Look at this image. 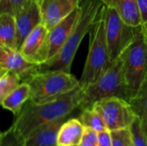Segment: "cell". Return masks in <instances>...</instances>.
<instances>
[{
  "label": "cell",
  "instance_id": "1",
  "mask_svg": "<svg viewBox=\"0 0 147 146\" xmlns=\"http://www.w3.org/2000/svg\"><path fill=\"white\" fill-rule=\"evenodd\" d=\"M84 94V89L79 85L51 102L36 104L28 101L21 113L16 116L9 128L21 140H23L36 128L47 123L66 119L79 108Z\"/></svg>",
  "mask_w": 147,
  "mask_h": 146
},
{
  "label": "cell",
  "instance_id": "2",
  "mask_svg": "<svg viewBox=\"0 0 147 146\" xmlns=\"http://www.w3.org/2000/svg\"><path fill=\"white\" fill-rule=\"evenodd\" d=\"M103 5L102 0H83L80 5L79 18L66 43L56 56L40 65V71H63L70 72L80 43L90 32Z\"/></svg>",
  "mask_w": 147,
  "mask_h": 146
},
{
  "label": "cell",
  "instance_id": "3",
  "mask_svg": "<svg viewBox=\"0 0 147 146\" xmlns=\"http://www.w3.org/2000/svg\"><path fill=\"white\" fill-rule=\"evenodd\" d=\"M104 9L105 5L102 8L90 30L89 51L79 80V83L84 89L96 83L111 65L106 37Z\"/></svg>",
  "mask_w": 147,
  "mask_h": 146
},
{
  "label": "cell",
  "instance_id": "4",
  "mask_svg": "<svg viewBox=\"0 0 147 146\" xmlns=\"http://www.w3.org/2000/svg\"><path fill=\"white\" fill-rule=\"evenodd\" d=\"M135 93L130 89L125 79L121 56L113 61L100 78L84 89V94L79 106L82 111L90 108L99 100L109 97H119L129 101Z\"/></svg>",
  "mask_w": 147,
  "mask_h": 146
},
{
  "label": "cell",
  "instance_id": "5",
  "mask_svg": "<svg viewBox=\"0 0 147 146\" xmlns=\"http://www.w3.org/2000/svg\"><path fill=\"white\" fill-rule=\"evenodd\" d=\"M28 83L31 88L29 102L36 104L55 100L80 85L79 80L71 72L63 71H39Z\"/></svg>",
  "mask_w": 147,
  "mask_h": 146
},
{
  "label": "cell",
  "instance_id": "6",
  "mask_svg": "<svg viewBox=\"0 0 147 146\" xmlns=\"http://www.w3.org/2000/svg\"><path fill=\"white\" fill-rule=\"evenodd\" d=\"M121 58L127 83L136 94L141 84L147 80V42L144 37L142 26Z\"/></svg>",
  "mask_w": 147,
  "mask_h": 146
},
{
  "label": "cell",
  "instance_id": "7",
  "mask_svg": "<svg viewBox=\"0 0 147 146\" xmlns=\"http://www.w3.org/2000/svg\"><path fill=\"white\" fill-rule=\"evenodd\" d=\"M106 37L111 63L117 59L131 45L141 26L134 27L126 22L119 13L105 6L104 9Z\"/></svg>",
  "mask_w": 147,
  "mask_h": 146
},
{
  "label": "cell",
  "instance_id": "8",
  "mask_svg": "<svg viewBox=\"0 0 147 146\" xmlns=\"http://www.w3.org/2000/svg\"><path fill=\"white\" fill-rule=\"evenodd\" d=\"M92 108L102 115L110 131L129 128L137 117L129 102L119 97L99 100Z\"/></svg>",
  "mask_w": 147,
  "mask_h": 146
},
{
  "label": "cell",
  "instance_id": "9",
  "mask_svg": "<svg viewBox=\"0 0 147 146\" xmlns=\"http://www.w3.org/2000/svg\"><path fill=\"white\" fill-rule=\"evenodd\" d=\"M19 51L27 60L37 65L47 62L50 54L49 29L43 23L39 24L24 40Z\"/></svg>",
  "mask_w": 147,
  "mask_h": 146
},
{
  "label": "cell",
  "instance_id": "10",
  "mask_svg": "<svg viewBox=\"0 0 147 146\" xmlns=\"http://www.w3.org/2000/svg\"><path fill=\"white\" fill-rule=\"evenodd\" d=\"M0 71H13L20 75L22 83L28 81L40 71V65L27 60L18 50L0 46Z\"/></svg>",
  "mask_w": 147,
  "mask_h": 146
},
{
  "label": "cell",
  "instance_id": "11",
  "mask_svg": "<svg viewBox=\"0 0 147 146\" xmlns=\"http://www.w3.org/2000/svg\"><path fill=\"white\" fill-rule=\"evenodd\" d=\"M83 0H41L39 3L42 23L50 30L75 9Z\"/></svg>",
  "mask_w": 147,
  "mask_h": 146
},
{
  "label": "cell",
  "instance_id": "12",
  "mask_svg": "<svg viewBox=\"0 0 147 146\" xmlns=\"http://www.w3.org/2000/svg\"><path fill=\"white\" fill-rule=\"evenodd\" d=\"M15 17L17 28V46L18 50H20L27 36L39 24L42 23L40 6L36 2L31 0Z\"/></svg>",
  "mask_w": 147,
  "mask_h": 146
},
{
  "label": "cell",
  "instance_id": "13",
  "mask_svg": "<svg viewBox=\"0 0 147 146\" xmlns=\"http://www.w3.org/2000/svg\"><path fill=\"white\" fill-rule=\"evenodd\" d=\"M80 15V7L49 30V59L56 56L66 43Z\"/></svg>",
  "mask_w": 147,
  "mask_h": 146
},
{
  "label": "cell",
  "instance_id": "14",
  "mask_svg": "<svg viewBox=\"0 0 147 146\" xmlns=\"http://www.w3.org/2000/svg\"><path fill=\"white\" fill-rule=\"evenodd\" d=\"M66 119L45 124L28 135L23 140V146H58L59 129Z\"/></svg>",
  "mask_w": 147,
  "mask_h": 146
},
{
  "label": "cell",
  "instance_id": "15",
  "mask_svg": "<svg viewBox=\"0 0 147 146\" xmlns=\"http://www.w3.org/2000/svg\"><path fill=\"white\" fill-rule=\"evenodd\" d=\"M103 4L115 9L128 24L139 27L142 25L141 15L136 0H102Z\"/></svg>",
  "mask_w": 147,
  "mask_h": 146
},
{
  "label": "cell",
  "instance_id": "16",
  "mask_svg": "<svg viewBox=\"0 0 147 146\" xmlns=\"http://www.w3.org/2000/svg\"><path fill=\"white\" fill-rule=\"evenodd\" d=\"M84 128L78 119L66 120L59 132L58 146H79Z\"/></svg>",
  "mask_w": 147,
  "mask_h": 146
},
{
  "label": "cell",
  "instance_id": "17",
  "mask_svg": "<svg viewBox=\"0 0 147 146\" xmlns=\"http://www.w3.org/2000/svg\"><path fill=\"white\" fill-rule=\"evenodd\" d=\"M0 46L18 50L16 17L9 13L0 14Z\"/></svg>",
  "mask_w": 147,
  "mask_h": 146
},
{
  "label": "cell",
  "instance_id": "18",
  "mask_svg": "<svg viewBox=\"0 0 147 146\" xmlns=\"http://www.w3.org/2000/svg\"><path fill=\"white\" fill-rule=\"evenodd\" d=\"M31 88L28 83H22L13 92L1 100V105L4 109L10 111L15 116H17L24 105L29 101Z\"/></svg>",
  "mask_w": 147,
  "mask_h": 146
},
{
  "label": "cell",
  "instance_id": "19",
  "mask_svg": "<svg viewBox=\"0 0 147 146\" xmlns=\"http://www.w3.org/2000/svg\"><path fill=\"white\" fill-rule=\"evenodd\" d=\"M135 115L140 120L142 128L147 136V80H146L137 93L128 101Z\"/></svg>",
  "mask_w": 147,
  "mask_h": 146
},
{
  "label": "cell",
  "instance_id": "20",
  "mask_svg": "<svg viewBox=\"0 0 147 146\" xmlns=\"http://www.w3.org/2000/svg\"><path fill=\"white\" fill-rule=\"evenodd\" d=\"M78 120L84 127L93 129L96 132L108 129L102 115L93 108L82 110V113L79 115Z\"/></svg>",
  "mask_w": 147,
  "mask_h": 146
},
{
  "label": "cell",
  "instance_id": "21",
  "mask_svg": "<svg viewBox=\"0 0 147 146\" xmlns=\"http://www.w3.org/2000/svg\"><path fill=\"white\" fill-rule=\"evenodd\" d=\"M22 83V79L19 74L13 71L1 73L0 77V101L13 92Z\"/></svg>",
  "mask_w": 147,
  "mask_h": 146
},
{
  "label": "cell",
  "instance_id": "22",
  "mask_svg": "<svg viewBox=\"0 0 147 146\" xmlns=\"http://www.w3.org/2000/svg\"><path fill=\"white\" fill-rule=\"evenodd\" d=\"M129 128L132 134L133 146H147V136L138 117H136Z\"/></svg>",
  "mask_w": 147,
  "mask_h": 146
},
{
  "label": "cell",
  "instance_id": "23",
  "mask_svg": "<svg viewBox=\"0 0 147 146\" xmlns=\"http://www.w3.org/2000/svg\"><path fill=\"white\" fill-rule=\"evenodd\" d=\"M113 146H133L130 128L111 131Z\"/></svg>",
  "mask_w": 147,
  "mask_h": 146
},
{
  "label": "cell",
  "instance_id": "24",
  "mask_svg": "<svg viewBox=\"0 0 147 146\" xmlns=\"http://www.w3.org/2000/svg\"><path fill=\"white\" fill-rule=\"evenodd\" d=\"M0 146H23V144L22 140H21L10 128H9L1 133Z\"/></svg>",
  "mask_w": 147,
  "mask_h": 146
},
{
  "label": "cell",
  "instance_id": "25",
  "mask_svg": "<svg viewBox=\"0 0 147 146\" xmlns=\"http://www.w3.org/2000/svg\"><path fill=\"white\" fill-rule=\"evenodd\" d=\"M97 145H98V132L85 127L79 146H97Z\"/></svg>",
  "mask_w": 147,
  "mask_h": 146
},
{
  "label": "cell",
  "instance_id": "26",
  "mask_svg": "<svg viewBox=\"0 0 147 146\" xmlns=\"http://www.w3.org/2000/svg\"><path fill=\"white\" fill-rule=\"evenodd\" d=\"M97 146H113L111 131L105 129L98 132V145Z\"/></svg>",
  "mask_w": 147,
  "mask_h": 146
},
{
  "label": "cell",
  "instance_id": "27",
  "mask_svg": "<svg viewBox=\"0 0 147 146\" xmlns=\"http://www.w3.org/2000/svg\"><path fill=\"white\" fill-rule=\"evenodd\" d=\"M31 0H9L13 10V15H16L22 11Z\"/></svg>",
  "mask_w": 147,
  "mask_h": 146
},
{
  "label": "cell",
  "instance_id": "28",
  "mask_svg": "<svg viewBox=\"0 0 147 146\" xmlns=\"http://www.w3.org/2000/svg\"><path fill=\"white\" fill-rule=\"evenodd\" d=\"M142 20V25L147 22V0H136Z\"/></svg>",
  "mask_w": 147,
  "mask_h": 146
},
{
  "label": "cell",
  "instance_id": "29",
  "mask_svg": "<svg viewBox=\"0 0 147 146\" xmlns=\"http://www.w3.org/2000/svg\"><path fill=\"white\" fill-rule=\"evenodd\" d=\"M0 14L9 13L13 15V10L9 0H0Z\"/></svg>",
  "mask_w": 147,
  "mask_h": 146
},
{
  "label": "cell",
  "instance_id": "30",
  "mask_svg": "<svg viewBox=\"0 0 147 146\" xmlns=\"http://www.w3.org/2000/svg\"><path fill=\"white\" fill-rule=\"evenodd\" d=\"M142 26V31H143V34H144V37H145V40L147 42V22L144 25H141Z\"/></svg>",
  "mask_w": 147,
  "mask_h": 146
},
{
  "label": "cell",
  "instance_id": "31",
  "mask_svg": "<svg viewBox=\"0 0 147 146\" xmlns=\"http://www.w3.org/2000/svg\"><path fill=\"white\" fill-rule=\"evenodd\" d=\"M32 1H34V2H36V3H37L38 4H39V3H40V2H41V0H32Z\"/></svg>",
  "mask_w": 147,
  "mask_h": 146
}]
</instances>
